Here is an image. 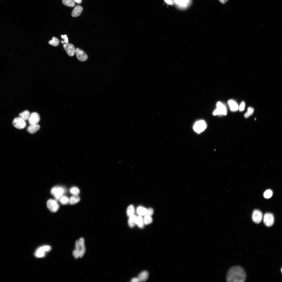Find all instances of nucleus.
<instances>
[{"mask_svg": "<svg viewBox=\"0 0 282 282\" xmlns=\"http://www.w3.org/2000/svg\"><path fill=\"white\" fill-rule=\"evenodd\" d=\"M63 47L69 56H72L75 54V49L73 44L68 43H66L63 44Z\"/></svg>", "mask_w": 282, "mask_h": 282, "instance_id": "1a4fd4ad", "label": "nucleus"}, {"mask_svg": "<svg viewBox=\"0 0 282 282\" xmlns=\"http://www.w3.org/2000/svg\"><path fill=\"white\" fill-rule=\"evenodd\" d=\"M64 192V190L62 187H55L51 190V194L54 196L56 200H58L62 196Z\"/></svg>", "mask_w": 282, "mask_h": 282, "instance_id": "39448f33", "label": "nucleus"}, {"mask_svg": "<svg viewBox=\"0 0 282 282\" xmlns=\"http://www.w3.org/2000/svg\"><path fill=\"white\" fill-rule=\"evenodd\" d=\"M136 224L140 228L143 227V220L142 218L140 216L136 217L135 220Z\"/></svg>", "mask_w": 282, "mask_h": 282, "instance_id": "6ab92c4d", "label": "nucleus"}, {"mask_svg": "<svg viewBox=\"0 0 282 282\" xmlns=\"http://www.w3.org/2000/svg\"><path fill=\"white\" fill-rule=\"evenodd\" d=\"M13 124L15 128L19 129L24 128L26 126L25 121L20 117L15 118L13 121Z\"/></svg>", "mask_w": 282, "mask_h": 282, "instance_id": "20e7f679", "label": "nucleus"}, {"mask_svg": "<svg viewBox=\"0 0 282 282\" xmlns=\"http://www.w3.org/2000/svg\"><path fill=\"white\" fill-rule=\"evenodd\" d=\"M134 212V209L133 206L131 205H130L127 208V214L128 216L133 214Z\"/></svg>", "mask_w": 282, "mask_h": 282, "instance_id": "b1692460", "label": "nucleus"}, {"mask_svg": "<svg viewBox=\"0 0 282 282\" xmlns=\"http://www.w3.org/2000/svg\"><path fill=\"white\" fill-rule=\"evenodd\" d=\"M152 221V219L150 216L146 215L144 218L143 221L145 225H148L151 223Z\"/></svg>", "mask_w": 282, "mask_h": 282, "instance_id": "a878e982", "label": "nucleus"}, {"mask_svg": "<svg viewBox=\"0 0 282 282\" xmlns=\"http://www.w3.org/2000/svg\"><path fill=\"white\" fill-rule=\"evenodd\" d=\"M61 37L64 39V41H61V42L63 43H67L68 42V38L67 37V35H61Z\"/></svg>", "mask_w": 282, "mask_h": 282, "instance_id": "72a5a7b5", "label": "nucleus"}, {"mask_svg": "<svg viewBox=\"0 0 282 282\" xmlns=\"http://www.w3.org/2000/svg\"><path fill=\"white\" fill-rule=\"evenodd\" d=\"M40 120V117L39 114L35 112L32 113L30 115L28 120L30 125L37 124Z\"/></svg>", "mask_w": 282, "mask_h": 282, "instance_id": "6e6552de", "label": "nucleus"}, {"mask_svg": "<svg viewBox=\"0 0 282 282\" xmlns=\"http://www.w3.org/2000/svg\"><path fill=\"white\" fill-rule=\"evenodd\" d=\"M40 128V125L38 124L30 125L27 128V131L31 134H33L36 132Z\"/></svg>", "mask_w": 282, "mask_h": 282, "instance_id": "4468645a", "label": "nucleus"}, {"mask_svg": "<svg viewBox=\"0 0 282 282\" xmlns=\"http://www.w3.org/2000/svg\"><path fill=\"white\" fill-rule=\"evenodd\" d=\"M165 2L167 4L173 5V1L172 0H164Z\"/></svg>", "mask_w": 282, "mask_h": 282, "instance_id": "e433bc0d", "label": "nucleus"}, {"mask_svg": "<svg viewBox=\"0 0 282 282\" xmlns=\"http://www.w3.org/2000/svg\"><path fill=\"white\" fill-rule=\"evenodd\" d=\"M38 248L45 252L49 251H50L51 249L50 246L48 245L40 247Z\"/></svg>", "mask_w": 282, "mask_h": 282, "instance_id": "c756f323", "label": "nucleus"}, {"mask_svg": "<svg viewBox=\"0 0 282 282\" xmlns=\"http://www.w3.org/2000/svg\"><path fill=\"white\" fill-rule=\"evenodd\" d=\"M47 206L49 209L53 212H55L58 210L59 205L56 201L50 199L47 202Z\"/></svg>", "mask_w": 282, "mask_h": 282, "instance_id": "423d86ee", "label": "nucleus"}, {"mask_svg": "<svg viewBox=\"0 0 282 282\" xmlns=\"http://www.w3.org/2000/svg\"><path fill=\"white\" fill-rule=\"evenodd\" d=\"M220 2L222 4H224L228 0H219Z\"/></svg>", "mask_w": 282, "mask_h": 282, "instance_id": "ea45409f", "label": "nucleus"}, {"mask_svg": "<svg viewBox=\"0 0 282 282\" xmlns=\"http://www.w3.org/2000/svg\"><path fill=\"white\" fill-rule=\"evenodd\" d=\"M254 109L251 107H249L247 110V112L245 114L244 116L246 118H248L254 112Z\"/></svg>", "mask_w": 282, "mask_h": 282, "instance_id": "393cba45", "label": "nucleus"}, {"mask_svg": "<svg viewBox=\"0 0 282 282\" xmlns=\"http://www.w3.org/2000/svg\"><path fill=\"white\" fill-rule=\"evenodd\" d=\"M272 194L273 192L270 189H268L266 190L264 192L263 196L265 198H269L271 197Z\"/></svg>", "mask_w": 282, "mask_h": 282, "instance_id": "c85d7f7f", "label": "nucleus"}, {"mask_svg": "<svg viewBox=\"0 0 282 282\" xmlns=\"http://www.w3.org/2000/svg\"><path fill=\"white\" fill-rule=\"evenodd\" d=\"M60 202L63 205H66L69 202V199L67 196H62L60 198Z\"/></svg>", "mask_w": 282, "mask_h": 282, "instance_id": "cd10ccee", "label": "nucleus"}, {"mask_svg": "<svg viewBox=\"0 0 282 282\" xmlns=\"http://www.w3.org/2000/svg\"><path fill=\"white\" fill-rule=\"evenodd\" d=\"M154 213L153 209L151 208H149L147 209V213L146 215L151 216Z\"/></svg>", "mask_w": 282, "mask_h": 282, "instance_id": "f704fd0d", "label": "nucleus"}, {"mask_svg": "<svg viewBox=\"0 0 282 282\" xmlns=\"http://www.w3.org/2000/svg\"><path fill=\"white\" fill-rule=\"evenodd\" d=\"M80 200V197L78 195H73L69 199V203L70 204H74L78 202Z\"/></svg>", "mask_w": 282, "mask_h": 282, "instance_id": "dca6fc26", "label": "nucleus"}, {"mask_svg": "<svg viewBox=\"0 0 282 282\" xmlns=\"http://www.w3.org/2000/svg\"><path fill=\"white\" fill-rule=\"evenodd\" d=\"M216 109L213 112V114L217 115H226L227 110L225 105L220 102H218L216 104Z\"/></svg>", "mask_w": 282, "mask_h": 282, "instance_id": "7ed1b4c3", "label": "nucleus"}, {"mask_svg": "<svg viewBox=\"0 0 282 282\" xmlns=\"http://www.w3.org/2000/svg\"><path fill=\"white\" fill-rule=\"evenodd\" d=\"M181 0H174L175 3L179 5L181 1Z\"/></svg>", "mask_w": 282, "mask_h": 282, "instance_id": "58836bf2", "label": "nucleus"}, {"mask_svg": "<svg viewBox=\"0 0 282 282\" xmlns=\"http://www.w3.org/2000/svg\"><path fill=\"white\" fill-rule=\"evenodd\" d=\"M45 255V252L40 249H37L35 253V255L37 257H42L44 256Z\"/></svg>", "mask_w": 282, "mask_h": 282, "instance_id": "5701e85b", "label": "nucleus"}, {"mask_svg": "<svg viewBox=\"0 0 282 282\" xmlns=\"http://www.w3.org/2000/svg\"><path fill=\"white\" fill-rule=\"evenodd\" d=\"M245 107V103L244 102H242L241 103L238 109L240 111H242L244 110Z\"/></svg>", "mask_w": 282, "mask_h": 282, "instance_id": "2f4dec72", "label": "nucleus"}, {"mask_svg": "<svg viewBox=\"0 0 282 282\" xmlns=\"http://www.w3.org/2000/svg\"><path fill=\"white\" fill-rule=\"evenodd\" d=\"M75 53L78 59L80 61H85L88 58L86 54L83 50L78 48L75 49Z\"/></svg>", "mask_w": 282, "mask_h": 282, "instance_id": "9d476101", "label": "nucleus"}, {"mask_svg": "<svg viewBox=\"0 0 282 282\" xmlns=\"http://www.w3.org/2000/svg\"><path fill=\"white\" fill-rule=\"evenodd\" d=\"M137 213L140 215H146L147 213V209L146 208L139 207H138L137 209Z\"/></svg>", "mask_w": 282, "mask_h": 282, "instance_id": "aec40b11", "label": "nucleus"}, {"mask_svg": "<svg viewBox=\"0 0 282 282\" xmlns=\"http://www.w3.org/2000/svg\"><path fill=\"white\" fill-rule=\"evenodd\" d=\"M59 43V39L55 37H53L52 40L49 41L48 42L49 44L54 46H57Z\"/></svg>", "mask_w": 282, "mask_h": 282, "instance_id": "412c9836", "label": "nucleus"}, {"mask_svg": "<svg viewBox=\"0 0 282 282\" xmlns=\"http://www.w3.org/2000/svg\"><path fill=\"white\" fill-rule=\"evenodd\" d=\"M62 2L65 5L73 7L75 5L74 2L73 0H62Z\"/></svg>", "mask_w": 282, "mask_h": 282, "instance_id": "4be33fe9", "label": "nucleus"}, {"mask_svg": "<svg viewBox=\"0 0 282 282\" xmlns=\"http://www.w3.org/2000/svg\"><path fill=\"white\" fill-rule=\"evenodd\" d=\"M262 218V215L261 211L258 210H255L253 213L252 219L253 221L255 223H259L261 221Z\"/></svg>", "mask_w": 282, "mask_h": 282, "instance_id": "9b49d317", "label": "nucleus"}, {"mask_svg": "<svg viewBox=\"0 0 282 282\" xmlns=\"http://www.w3.org/2000/svg\"><path fill=\"white\" fill-rule=\"evenodd\" d=\"M29 112L27 110H25L19 114L20 117L25 121L28 120L30 115Z\"/></svg>", "mask_w": 282, "mask_h": 282, "instance_id": "a211bd4d", "label": "nucleus"}, {"mask_svg": "<svg viewBox=\"0 0 282 282\" xmlns=\"http://www.w3.org/2000/svg\"><path fill=\"white\" fill-rule=\"evenodd\" d=\"M70 192L73 195H78L80 191L77 187L74 186L70 189Z\"/></svg>", "mask_w": 282, "mask_h": 282, "instance_id": "bb28decb", "label": "nucleus"}, {"mask_svg": "<svg viewBox=\"0 0 282 282\" xmlns=\"http://www.w3.org/2000/svg\"><path fill=\"white\" fill-rule=\"evenodd\" d=\"M228 103L230 109L232 111H236L238 109L239 107L238 104L235 101L230 99L228 101Z\"/></svg>", "mask_w": 282, "mask_h": 282, "instance_id": "f8f14e48", "label": "nucleus"}, {"mask_svg": "<svg viewBox=\"0 0 282 282\" xmlns=\"http://www.w3.org/2000/svg\"><path fill=\"white\" fill-rule=\"evenodd\" d=\"M73 1L76 3L78 4L81 3L82 2V0H73Z\"/></svg>", "mask_w": 282, "mask_h": 282, "instance_id": "a19ab883", "label": "nucleus"}, {"mask_svg": "<svg viewBox=\"0 0 282 282\" xmlns=\"http://www.w3.org/2000/svg\"><path fill=\"white\" fill-rule=\"evenodd\" d=\"M75 248L76 250L80 251V247L78 241L77 240L75 242Z\"/></svg>", "mask_w": 282, "mask_h": 282, "instance_id": "c9c22d12", "label": "nucleus"}, {"mask_svg": "<svg viewBox=\"0 0 282 282\" xmlns=\"http://www.w3.org/2000/svg\"><path fill=\"white\" fill-rule=\"evenodd\" d=\"M207 125L203 120H199L196 122L193 126L195 132L199 133L203 131L206 128Z\"/></svg>", "mask_w": 282, "mask_h": 282, "instance_id": "f03ea898", "label": "nucleus"}, {"mask_svg": "<svg viewBox=\"0 0 282 282\" xmlns=\"http://www.w3.org/2000/svg\"><path fill=\"white\" fill-rule=\"evenodd\" d=\"M132 282H139V280L137 278H133L131 280Z\"/></svg>", "mask_w": 282, "mask_h": 282, "instance_id": "4c0bfd02", "label": "nucleus"}, {"mask_svg": "<svg viewBox=\"0 0 282 282\" xmlns=\"http://www.w3.org/2000/svg\"><path fill=\"white\" fill-rule=\"evenodd\" d=\"M80 251L75 250L73 252V255L76 258H77L79 256Z\"/></svg>", "mask_w": 282, "mask_h": 282, "instance_id": "473e14b6", "label": "nucleus"}, {"mask_svg": "<svg viewBox=\"0 0 282 282\" xmlns=\"http://www.w3.org/2000/svg\"><path fill=\"white\" fill-rule=\"evenodd\" d=\"M136 217V216L133 214L129 216L128 221V224L130 227H133L136 224L135 220Z\"/></svg>", "mask_w": 282, "mask_h": 282, "instance_id": "f3484780", "label": "nucleus"}, {"mask_svg": "<svg viewBox=\"0 0 282 282\" xmlns=\"http://www.w3.org/2000/svg\"><path fill=\"white\" fill-rule=\"evenodd\" d=\"M246 278L244 269L240 266H235L231 268L228 271L226 280L228 282H243Z\"/></svg>", "mask_w": 282, "mask_h": 282, "instance_id": "f257e3e1", "label": "nucleus"}, {"mask_svg": "<svg viewBox=\"0 0 282 282\" xmlns=\"http://www.w3.org/2000/svg\"><path fill=\"white\" fill-rule=\"evenodd\" d=\"M274 217L272 214L267 213L265 214L263 217V221L267 226L270 227L272 226L274 223Z\"/></svg>", "mask_w": 282, "mask_h": 282, "instance_id": "0eeeda50", "label": "nucleus"}, {"mask_svg": "<svg viewBox=\"0 0 282 282\" xmlns=\"http://www.w3.org/2000/svg\"><path fill=\"white\" fill-rule=\"evenodd\" d=\"M149 276L148 272L146 271L141 272L138 275L137 278L139 282L145 281L148 279Z\"/></svg>", "mask_w": 282, "mask_h": 282, "instance_id": "2eb2a0df", "label": "nucleus"}, {"mask_svg": "<svg viewBox=\"0 0 282 282\" xmlns=\"http://www.w3.org/2000/svg\"><path fill=\"white\" fill-rule=\"evenodd\" d=\"M83 10L82 7L79 5H77L73 10L71 15L73 17L78 16L81 14Z\"/></svg>", "mask_w": 282, "mask_h": 282, "instance_id": "ddd939ff", "label": "nucleus"}, {"mask_svg": "<svg viewBox=\"0 0 282 282\" xmlns=\"http://www.w3.org/2000/svg\"><path fill=\"white\" fill-rule=\"evenodd\" d=\"M189 1V0H181L179 5L180 7L186 6Z\"/></svg>", "mask_w": 282, "mask_h": 282, "instance_id": "7c9ffc66", "label": "nucleus"}]
</instances>
